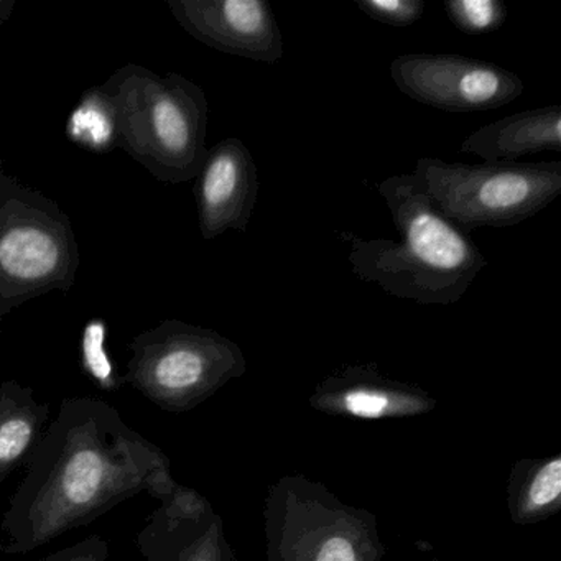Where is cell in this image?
I'll return each mask as SVG.
<instances>
[{
  "label": "cell",
  "mask_w": 561,
  "mask_h": 561,
  "mask_svg": "<svg viewBox=\"0 0 561 561\" xmlns=\"http://www.w3.org/2000/svg\"><path fill=\"white\" fill-rule=\"evenodd\" d=\"M172 484L167 456L119 410L100 397H70L25 462L2 514L0 550L31 553L136 495L157 499Z\"/></svg>",
  "instance_id": "6da1fadb"
},
{
  "label": "cell",
  "mask_w": 561,
  "mask_h": 561,
  "mask_svg": "<svg viewBox=\"0 0 561 561\" xmlns=\"http://www.w3.org/2000/svg\"><path fill=\"white\" fill-rule=\"evenodd\" d=\"M377 193L400 239L341 232L354 277L425 307L458 304L488 267L481 249L442 215L413 173L389 176L377 185Z\"/></svg>",
  "instance_id": "7a4b0ae2"
},
{
  "label": "cell",
  "mask_w": 561,
  "mask_h": 561,
  "mask_svg": "<svg viewBox=\"0 0 561 561\" xmlns=\"http://www.w3.org/2000/svg\"><path fill=\"white\" fill-rule=\"evenodd\" d=\"M101 88L113 103L117 147L167 185L196 179L208 153L209 104L199 84L129 64Z\"/></svg>",
  "instance_id": "3957f363"
},
{
  "label": "cell",
  "mask_w": 561,
  "mask_h": 561,
  "mask_svg": "<svg viewBox=\"0 0 561 561\" xmlns=\"http://www.w3.org/2000/svg\"><path fill=\"white\" fill-rule=\"evenodd\" d=\"M80 265L67 213L0 163V321L35 298L68 294Z\"/></svg>",
  "instance_id": "277c9868"
},
{
  "label": "cell",
  "mask_w": 561,
  "mask_h": 561,
  "mask_svg": "<svg viewBox=\"0 0 561 561\" xmlns=\"http://www.w3.org/2000/svg\"><path fill=\"white\" fill-rule=\"evenodd\" d=\"M412 173L433 205L465 232L520 225L561 195V162L469 165L422 157Z\"/></svg>",
  "instance_id": "5b68a950"
},
{
  "label": "cell",
  "mask_w": 561,
  "mask_h": 561,
  "mask_svg": "<svg viewBox=\"0 0 561 561\" xmlns=\"http://www.w3.org/2000/svg\"><path fill=\"white\" fill-rule=\"evenodd\" d=\"M124 386L165 410L182 409L238 366V347L221 334L180 320L137 334L129 344Z\"/></svg>",
  "instance_id": "8992f818"
},
{
  "label": "cell",
  "mask_w": 561,
  "mask_h": 561,
  "mask_svg": "<svg viewBox=\"0 0 561 561\" xmlns=\"http://www.w3.org/2000/svg\"><path fill=\"white\" fill-rule=\"evenodd\" d=\"M389 71L403 96L446 113L499 110L525 93L518 75L458 54L399 55Z\"/></svg>",
  "instance_id": "52a82bcc"
},
{
  "label": "cell",
  "mask_w": 561,
  "mask_h": 561,
  "mask_svg": "<svg viewBox=\"0 0 561 561\" xmlns=\"http://www.w3.org/2000/svg\"><path fill=\"white\" fill-rule=\"evenodd\" d=\"M176 24L206 47L222 54L275 65L285 42L264 0H167Z\"/></svg>",
  "instance_id": "ba28073f"
},
{
  "label": "cell",
  "mask_w": 561,
  "mask_h": 561,
  "mask_svg": "<svg viewBox=\"0 0 561 561\" xmlns=\"http://www.w3.org/2000/svg\"><path fill=\"white\" fill-rule=\"evenodd\" d=\"M259 192V169L241 139L228 137L209 147L193 186L203 239L213 241L228 231L245 232Z\"/></svg>",
  "instance_id": "9c48e42d"
},
{
  "label": "cell",
  "mask_w": 561,
  "mask_h": 561,
  "mask_svg": "<svg viewBox=\"0 0 561 561\" xmlns=\"http://www.w3.org/2000/svg\"><path fill=\"white\" fill-rule=\"evenodd\" d=\"M561 150V106L537 107L512 114L469 134L459 152L479 157L484 163H517L540 152Z\"/></svg>",
  "instance_id": "30bf717a"
},
{
  "label": "cell",
  "mask_w": 561,
  "mask_h": 561,
  "mask_svg": "<svg viewBox=\"0 0 561 561\" xmlns=\"http://www.w3.org/2000/svg\"><path fill=\"white\" fill-rule=\"evenodd\" d=\"M50 420V405L18 380L0 383V484L31 458Z\"/></svg>",
  "instance_id": "8fae6325"
},
{
  "label": "cell",
  "mask_w": 561,
  "mask_h": 561,
  "mask_svg": "<svg viewBox=\"0 0 561 561\" xmlns=\"http://www.w3.org/2000/svg\"><path fill=\"white\" fill-rule=\"evenodd\" d=\"M157 499L159 507L150 512L136 537L142 561H196L193 525L198 508L175 482Z\"/></svg>",
  "instance_id": "7c38bea8"
},
{
  "label": "cell",
  "mask_w": 561,
  "mask_h": 561,
  "mask_svg": "<svg viewBox=\"0 0 561 561\" xmlns=\"http://www.w3.org/2000/svg\"><path fill=\"white\" fill-rule=\"evenodd\" d=\"M67 136L90 152L106 153L117 149L116 116L103 88L94 87L83 94L68 117Z\"/></svg>",
  "instance_id": "4fadbf2b"
},
{
  "label": "cell",
  "mask_w": 561,
  "mask_h": 561,
  "mask_svg": "<svg viewBox=\"0 0 561 561\" xmlns=\"http://www.w3.org/2000/svg\"><path fill=\"white\" fill-rule=\"evenodd\" d=\"M80 367L104 392H116L124 387L123 374L111 356L110 324L104 318H91L81 331Z\"/></svg>",
  "instance_id": "5bb4252c"
},
{
  "label": "cell",
  "mask_w": 561,
  "mask_h": 561,
  "mask_svg": "<svg viewBox=\"0 0 561 561\" xmlns=\"http://www.w3.org/2000/svg\"><path fill=\"white\" fill-rule=\"evenodd\" d=\"M445 12L449 22L466 35L492 34L507 19V9L499 0H449Z\"/></svg>",
  "instance_id": "9a60e30c"
},
{
  "label": "cell",
  "mask_w": 561,
  "mask_h": 561,
  "mask_svg": "<svg viewBox=\"0 0 561 561\" xmlns=\"http://www.w3.org/2000/svg\"><path fill=\"white\" fill-rule=\"evenodd\" d=\"M356 8L367 18L390 27H410L423 18L422 0H357Z\"/></svg>",
  "instance_id": "2e32d148"
},
{
  "label": "cell",
  "mask_w": 561,
  "mask_h": 561,
  "mask_svg": "<svg viewBox=\"0 0 561 561\" xmlns=\"http://www.w3.org/2000/svg\"><path fill=\"white\" fill-rule=\"evenodd\" d=\"M37 561H114L111 545L103 535H90L64 550L54 551Z\"/></svg>",
  "instance_id": "e0dca14e"
},
{
  "label": "cell",
  "mask_w": 561,
  "mask_h": 561,
  "mask_svg": "<svg viewBox=\"0 0 561 561\" xmlns=\"http://www.w3.org/2000/svg\"><path fill=\"white\" fill-rule=\"evenodd\" d=\"M561 491V461L554 459L545 466L530 488V501L535 505L550 504L560 495Z\"/></svg>",
  "instance_id": "ac0fdd59"
},
{
  "label": "cell",
  "mask_w": 561,
  "mask_h": 561,
  "mask_svg": "<svg viewBox=\"0 0 561 561\" xmlns=\"http://www.w3.org/2000/svg\"><path fill=\"white\" fill-rule=\"evenodd\" d=\"M387 403L389 400L382 393L369 392V390H354L346 397L347 409L360 416L380 415Z\"/></svg>",
  "instance_id": "d6986e66"
},
{
  "label": "cell",
  "mask_w": 561,
  "mask_h": 561,
  "mask_svg": "<svg viewBox=\"0 0 561 561\" xmlns=\"http://www.w3.org/2000/svg\"><path fill=\"white\" fill-rule=\"evenodd\" d=\"M317 561H354V550L346 538H330L321 547Z\"/></svg>",
  "instance_id": "ffe728a7"
},
{
  "label": "cell",
  "mask_w": 561,
  "mask_h": 561,
  "mask_svg": "<svg viewBox=\"0 0 561 561\" xmlns=\"http://www.w3.org/2000/svg\"><path fill=\"white\" fill-rule=\"evenodd\" d=\"M15 9V0H0V24L11 19Z\"/></svg>",
  "instance_id": "44dd1931"
}]
</instances>
